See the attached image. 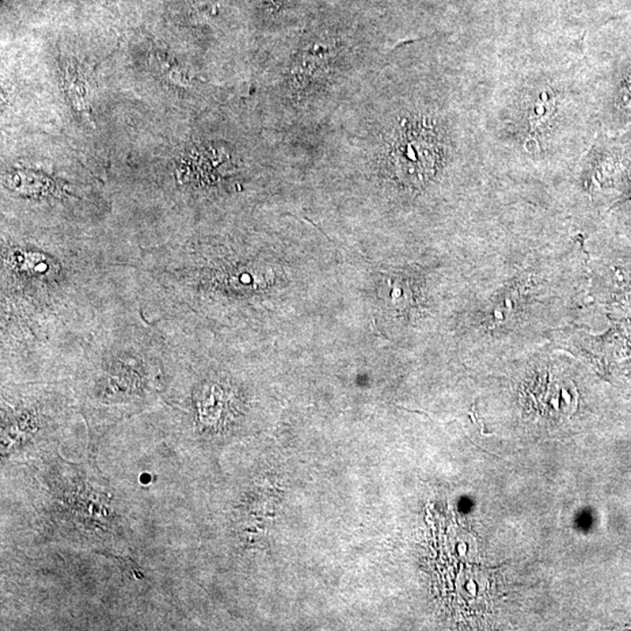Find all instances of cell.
I'll list each match as a JSON object with an SVG mask.
<instances>
[{"label": "cell", "mask_w": 631, "mask_h": 631, "mask_svg": "<svg viewBox=\"0 0 631 631\" xmlns=\"http://www.w3.org/2000/svg\"><path fill=\"white\" fill-rule=\"evenodd\" d=\"M124 235L10 226L0 237V383L70 379L90 341L139 307Z\"/></svg>", "instance_id": "cell-1"}, {"label": "cell", "mask_w": 631, "mask_h": 631, "mask_svg": "<svg viewBox=\"0 0 631 631\" xmlns=\"http://www.w3.org/2000/svg\"><path fill=\"white\" fill-rule=\"evenodd\" d=\"M0 629L186 630L198 586L188 551L159 542L128 554L0 545Z\"/></svg>", "instance_id": "cell-2"}, {"label": "cell", "mask_w": 631, "mask_h": 631, "mask_svg": "<svg viewBox=\"0 0 631 631\" xmlns=\"http://www.w3.org/2000/svg\"><path fill=\"white\" fill-rule=\"evenodd\" d=\"M83 431L71 379L0 385V467L60 450Z\"/></svg>", "instance_id": "cell-6"}, {"label": "cell", "mask_w": 631, "mask_h": 631, "mask_svg": "<svg viewBox=\"0 0 631 631\" xmlns=\"http://www.w3.org/2000/svg\"><path fill=\"white\" fill-rule=\"evenodd\" d=\"M592 72L600 130L625 134L631 124V55L615 61L606 73Z\"/></svg>", "instance_id": "cell-7"}, {"label": "cell", "mask_w": 631, "mask_h": 631, "mask_svg": "<svg viewBox=\"0 0 631 631\" xmlns=\"http://www.w3.org/2000/svg\"><path fill=\"white\" fill-rule=\"evenodd\" d=\"M3 189L32 206L56 207L85 200L73 182L36 170H7L3 173Z\"/></svg>", "instance_id": "cell-8"}, {"label": "cell", "mask_w": 631, "mask_h": 631, "mask_svg": "<svg viewBox=\"0 0 631 631\" xmlns=\"http://www.w3.org/2000/svg\"><path fill=\"white\" fill-rule=\"evenodd\" d=\"M485 131L504 189L566 188L600 131L585 37L493 41Z\"/></svg>", "instance_id": "cell-3"}, {"label": "cell", "mask_w": 631, "mask_h": 631, "mask_svg": "<svg viewBox=\"0 0 631 631\" xmlns=\"http://www.w3.org/2000/svg\"><path fill=\"white\" fill-rule=\"evenodd\" d=\"M0 545L128 554L176 535L156 509L110 477L97 455L71 461L60 450L0 467Z\"/></svg>", "instance_id": "cell-4"}, {"label": "cell", "mask_w": 631, "mask_h": 631, "mask_svg": "<svg viewBox=\"0 0 631 631\" xmlns=\"http://www.w3.org/2000/svg\"><path fill=\"white\" fill-rule=\"evenodd\" d=\"M173 359L172 334L147 321L139 307L98 331L70 378L87 425V450L97 454L112 429L161 406Z\"/></svg>", "instance_id": "cell-5"}]
</instances>
